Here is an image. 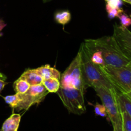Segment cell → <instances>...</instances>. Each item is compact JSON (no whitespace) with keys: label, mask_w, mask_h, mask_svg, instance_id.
Instances as JSON below:
<instances>
[{"label":"cell","mask_w":131,"mask_h":131,"mask_svg":"<svg viewBox=\"0 0 131 131\" xmlns=\"http://www.w3.org/2000/svg\"><path fill=\"white\" fill-rule=\"evenodd\" d=\"M21 115L13 113L12 115L3 122L1 131H18L20 125Z\"/></svg>","instance_id":"obj_9"},{"label":"cell","mask_w":131,"mask_h":131,"mask_svg":"<svg viewBox=\"0 0 131 131\" xmlns=\"http://www.w3.org/2000/svg\"><path fill=\"white\" fill-rule=\"evenodd\" d=\"M100 69L118 93L127 94L131 91V63L126 66L100 65Z\"/></svg>","instance_id":"obj_4"},{"label":"cell","mask_w":131,"mask_h":131,"mask_svg":"<svg viewBox=\"0 0 131 131\" xmlns=\"http://www.w3.org/2000/svg\"><path fill=\"white\" fill-rule=\"evenodd\" d=\"M6 84H7V83H6L4 79H3L2 78H0V93H1V92H2L3 88H5Z\"/></svg>","instance_id":"obj_21"},{"label":"cell","mask_w":131,"mask_h":131,"mask_svg":"<svg viewBox=\"0 0 131 131\" xmlns=\"http://www.w3.org/2000/svg\"><path fill=\"white\" fill-rule=\"evenodd\" d=\"M6 26V24L3 21V20H0V32L3 29V28H5Z\"/></svg>","instance_id":"obj_22"},{"label":"cell","mask_w":131,"mask_h":131,"mask_svg":"<svg viewBox=\"0 0 131 131\" xmlns=\"http://www.w3.org/2000/svg\"><path fill=\"white\" fill-rule=\"evenodd\" d=\"M0 131H1V129H0Z\"/></svg>","instance_id":"obj_28"},{"label":"cell","mask_w":131,"mask_h":131,"mask_svg":"<svg viewBox=\"0 0 131 131\" xmlns=\"http://www.w3.org/2000/svg\"><path fill=\"white\" fill-rule=\"evenodd\" d=\"M26 81L30 86H35L42 83L43 79L36 69H28L23 73L20 77Z\"/></svg>","instance_id":"obj_10"},{"label":"cell","mask_w":131,"mask_h":131,"mask_svg":"<svg viewBox=\"0 0 131 131\" xmlns=\"http://www.w3.org/2000/svg\"><path fill=\"white\" fill-rule=\"evenodd\" d=\"M126 95L128 96V97H129V98L130 99V100H131V91H130V92H129V93H127V94H126Z\"/></svg>","instance_id":"obj_25"},{"label":"cell","mask_w":131,"mask_h":131,"mask_svg":"<svg viewBox=\"0 0 131 131\" xmlns=\"http://www.w3.org/2000/svg\"><path fill=\"white\" fill-rule=\"evenodd\" d=\"M0 78H2V79H5V78H6L5 76H4V75H3L1 72H0Z\"/></svg>","instance_id":"obj_24"},{"label":"cell","mask_w":131,"mask_h":131,"mask_svg":"<svg viewBox=\"0 0 131 131\" xmlns=\"http://www.w3.org/2000/svg\"><path fill=\"white\" fill-rule=\"evenodd\" d=\"M78 53L80 56L83 79L87 88L92 87L95 88L102 86L109 89L114 88L101 72L99 65L92 61L89 52L84 43L81 45Z\"/></svg>","instance_id":"obj_2"},{"label":"cell","mask_w":131,"mask_h":131,"mask_svg":"<svg viewBox=\"0 0 131 131\" xmlns=\"http://www.w3.org/2000/svg\"><path fill=\"white\" fill-rule=\"evenodd\" d=\"M60 79L61 87L76 88L85 93L87 86L83 79L79 53L74 58L65 72L61 74Z\"/></svg>","instance_id":"obj_6"},{"label":"cell","mask_w":131,"mask_h":131,"mask_svg":"<svg viewBox=\"0 0 131 131\" xmlns=\"http://www.w3.org/2000/svg\"><path fill=\"white\" fill-rule=\"evenodd\" d=\"M51 1V0H43V3H47V2H49V1Z\"/></svg>","instance_id":"obj_26"},{"label":"cell","mask_w":131,"mask_h":131,"mask_svg":"<svg viewBox=\"0 0 131 131\" xmlns=\"http://www.w3.org/2000/svg\"><path fill=\"white\" fill-rule=\"evenodd\" d=\"M105 1H106V2H109V1H111V0H105Z\"/></svg>","instance_id":"obj_27"},{"label":"cell","mask_w":131,"mask_h":131,"mask_svg":"<svg viewBox=\"0 0 131 131\" xmlns=\"http://www.w3.org/2000/svg\"><path fill=\"white\" fill-rule=\"evenodd\" d=\"M94 89L102 104L106 107L113 131H123L122 113L118 100V92L115 88L109 89L102 86L97 87Z\"/></svg>","instance_id":"obj_3"},{"label":"cell","mask_w":131,"mask_h":131,"mask_svg":"<svg viewBox=\"0 0 131 131\" xmlns=\"http://www.w3.org/2000/svg\"><path fill=\"white\" fill-rule=\"evenodd\" d=\"M113 37L118 45L122 52L131 60V31L116 24L113 26Z\"/></svg>","instance_id":"obj_8"},{"label":"cell","mask_w":131,"mask_h":131,"mask_svg":"<svg viewBox=\"0 0 131 131\" xmlns=\"http://www.w3.org/2000/svg\"><path fill=\"white\" fill-rule=\"evenodd\" d=\"M56 93L69 113L78 115L85 113L86 107L84 92L76 88L60 86Z\"/></svg>","instance_id":"obj_5"},{"label":"cell","mask_w":131,"mask_h":131,"mask_svg":"<svg viewBox=\"0 0 131 131\" xmlns=\"http://www.w3.org/2000/svg\"><path fill=\"white\" fill-rule=\"evenodd\" d=\"M48 93V91L42 83L38 85L31 86L24 94H19V102L15 110L18 111L22 110L26 111L33 105L40 103Z\"/></svg>","instance_id":"obj_7"},{"label":"cell","mask_w":131,"mask_h":131,"mask_svg":"<svg viewBox=\"0 0 131 131\" xmlns=\"http://www.w3.org/2000/svg\"><path fill=\"white\" fill-rule=\"evenodd\" d=\"M123 1H125V2L126 3H128L130 4L131 5V0H122Z\"/></svg>","instance_id":"obj_23"},{"label":"cell","mask_w":131,"mask_h":131,"mask_svg":"<svg viewBox=\"0 0 131 131\" xmlns=\"http://www.w3.org/2000/svg\"><path fill=\"white\" fill-rule=\"evenodd\" d=\"M118 100L121 112L125 111L131 117V100L126 94L118 93Z\"/></svg>","instance_id":"obj_12"},{"label":"cell","mask_w":131,"mask_h":131,"mask_svg":"<svg viewBox=\"0 0 131 131\" xmlns=\"http://www.w3.org/2000/svg\"><path fill=\"white\" fill-rule=\"evenodd\" d=\"M106 11L108 14V17L110 19H112L115 17H118L119 15L124 12V10L121 8H111L106 4Z\"/></svg>","instance_id":"obj_18"},{"label":"cell","mask_w":131,"mask_h":131,"mask_svg":"<svg viewBox=\"0 0 131 131\" xmlns=\"http://www.w3.org/2000/svg\"><path fill=\"white\" fill-rule=\"evenodd\" d=\"M84 42L92 48L101 51L105 65L123 67L131 63V60L122 52L113 36H104L97 39H86Z\"/></svg>","instance_id":"obj_1"},{"label":"cell","mask_w":131,"mask_h":131,"mask_svg":"<svg viewBox=\"0 0 131 131\" xmlns=\"http://www.w3.org/2000/svg\"><path fill=\"white\" fill-rule=\"evenodd\" d=\"M118 18L120 19L121 26L127 28L128 27L131 26V18L126 14L124 12L122 13L118 16Z\"/></svg>","instance_id":"obj_19"},{"label":"cell","mask_w":131,"mask_h":131,"mask_svg":"<svg viewBox=\"0 0 131 131\" xmlns=\"http://www.w3.org/2000/svg\"><path fill=\"white\" fill-rule=\"evenodd\" d=\"M5 102L9 105L12 109V111H14L15 110L16 107L17 106L19 102V93H15L14 95H7L6 97H3Z\"/></svg>","instance_id":"obj_16"},{"label":"cell","mask_w":131,"mask_h":131,"mask_svg":"<svg viewBox=\"0 0 131 131\" xmlns=\"http://www.w3.org/2000/svg\"><path fill=\"white\" fill-rule=\"evenodd\" d=\"M42 84L49 93H56L60 87V79L53 78L44 79L42 81Z\"/></svg>","instance_id":"obj_13"},{"label":"cell","mask_w":131,"mask_h":131,"mask_svg":"<svg viewBox=\"0 0 131 131\" xmlns=\"http://www.w3.org/2000/svg\"><path fill=\"white\" fill-rule=\"evenodd\" d=\"M30 84L26 80L19 78L14 83V88L15 89L16 93L24 94L28 90L30 87Z\"/></svg>","instance_id":"obj_15"},{"label":"cell","mask_w":131,"mask_h":131,"mask_svg":"<svg viewBox=\"0 0 131 131\" xmlns=\"http://www.w3.org/2000/svg\"><path fill=\"white\" fill-rule=\"evenodd\" d=\"M70 19H71V14L70 12L68 10L56 12L54 14L55 21L63 26L68 23H69Z\"/></svg>","instance_id":"obj_14"},{"label":"cell","mask_w":131,"mask_h":131,"mask_svg":"<svg viewBox=\"0 0 131 131\" xmlns=\"http://www.w3.org/2000/svg\"><path fill=\"white\" fill-rule=\"evenodd\" d=\"M94 111L96 115L98 116H102V117L107 116L106 107L104 104H100L99 103L96 104L95 105H94Z\"/></svg>","instance_id":"obj_20"},{"label":"cell","mask_w":131,"mask_h":131,"mask_svg":"<svg viewBox=\"0 0 131 131\" xmlns=\"http://www.w3.org/2000/svg\"><path fill=\"white\" fill-rule=\"evenodd\" d=\"M122 113L123 131H131V117L125 111Z\"/></svg>","instance_id":"obj_17"},{"label":"cell","mask_w":131,"mask_h":131,"mask_svg":"<svg viewBox=\"0 0 131 131\" xmlns=\"http://www.w3.org/2000/svg\"><path fill=\"white\" fill-rule=\"evenodd\" d=\"M36 70L43 79L51 78L60 79L61 77V74L60 72L55 68L50 66L49 65H43L36 69Z\"/></svg>","instance_id":"obj_11"}]
</instances>
